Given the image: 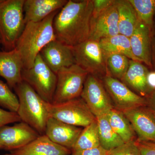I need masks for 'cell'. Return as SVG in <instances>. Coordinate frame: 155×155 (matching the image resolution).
<instances>
[{"label": "cell", "instance_id": "obj_27", "mask_svg": "<svg viewBox=\"0 0 155 155\" xmlns=\"http://www.w3.org/2000/svg\"><path fill=\"white\" fill-rule=\"evenodd\" d=\"M130 60L124 55L117 54H106L108 71L115 78L122 79L129 66Z\"/></svg>", "mask_w": 155, "mask_h": 155}, {"label": "cell", "instance_id": "obj_16", "mask_svg": "<svg viewBox=\"0 0 155 155\" xmlns=\"http://www.w3.org/2000/svg\"><path fill=\"white\" fill-rule=\"evenodd\" d=\"M23 69L22 58L16 48L0 51V76L6 80L11 89L22 81Z\"/></svg>", "mask_w": 155, "mask_h": 155}, {"label": "cell", "instance_id": "obj_17", "mask_svg": "<svg viewBox=\"0 0 155 155\" xmlns=\"http://www.w3.org/2000/svg\"><path fill=\"white\" fill-rule=\"evenodd\" d=\"M150 28L139 20L135 30L129 38L133 55L139 62L152 66L151 39Z\"/></svg>", "mask_w": 155, "mask_h": 155}, {"label": "cell", "instance_id": "obj_24", "mask_svg": "<svg viewBox=\"0 0 155 155\" xmlns=\"http://www.w3.org/2000/svg\"><path fill=\"white\" fill-rule=\"evenodd\" d=\"M106 116L111 127L124 143L134 140L135 132L122 112L114 107Z\"/></svg>", "mask_w": 155, "mask_h": 155}, {"label": "cell", "instance_id": "obj_8", "mask_svg": "<svg viewBox=\"0 0 155 155\" xmlns=\"http://www.w3.org/2000/svg\"><path fill=\"white\" fill-rule=\"evenodd\" d=\"M75 64L86 71L88 74L109 75L106 54L99 41L88 39L72 47Z\"/></svg>", "mask_w": 155, "mask_h": 155}, {"label": "cell", "instance_id": "obj_33", "mask_svg": "<svg viewBox=\"0 0 155 155\" xmlns=\"http://www.w3.org/2000/svg\"><path fill=\"white\" fill-rule=\"evenodd\" d=\"M71 155H107V151L100 146L90 149L72 152Z\"/></svg>", "mask_w": 155, "mask_h": 155}, {"label": "cell", "instance_id": "obj_32", "mask_svg": "<svg viewBox=\"0 0 155 155\" xmlns=\"http://www.w3.org/2000/svg\"><path fill=\"white\" fill-rule=\"evenodd\" d=\"M93 5L92 15H95L105 10L113 5L115 0H92Z\"/></svg>", "mask_w": 155, "mask_h": 155}, {"label": "cell", "instance_id": "obj_1", "mask_svg": "<svg viewBox=\"0 0 155 155\" xmlns=\"http://www.w3.org/2000/svg\"><path fill=\"white\" fill-rule=\"evenodd\" d=\"M93 10L92 0L68 1L54 18L56 39L71 47L88 40Z\"/></svg>", "mask_w": 155, "mask_h": 155}, {"label": "cell", "instance_id": "obj_37", "mask_svg": "<svg viewBox=\"0 0 155 155\" xmlns=\"http://www.w3.org/2000/svg\"><path fill=\"white\" fill-rule=\"evenodd\" d=\"M2 155H15L14 154L12 153H6L5 154H3Z\"/></svg>", "mask_w": 155, "mask_h": 155}, {"label": "cell", "instance_id": "obj_12", "mask_svg": "<svg viewBox=\"0 0 155 155\" xmlns=\"http://www.w3.org/2000/svg\"><path fill=\"white\" fill-rule=\"evenodd\" d=\"M115 1L105 10L92 15L88 39L99 41L119 34L118 12Z\"/></svg>", "mask_w": 155, "mask_h": 155}, {"label": "cell", "instance_id": "obj_36", "mask_svg": "<svg viewBox=\"0 0 155 155\" xmlns=\"http://www.w3.org/2000/svg\"><path fill=\"white\" fill-rule=\"evenodd\" d=\"M152 62L155 67V34L151 40Z\"/></svg>", "mask_w": 155, "mask_h": 155}, {"label": "cell", "instance_id": "obj_14", "mask_svg": "<svg viewBox=\"0 0 155 155\" xmlns=\"http://www.w3.org/2000/svg\"><path fill=\"white\" fill-rule=\"evenodd\" d=\"M40 55L48 67L56 74L61 69L75 64L72 47L56 39L45 46Z\"/></svg>", "mask_w": 155, "mask_h": 155}, {"label": "cell", "instance_id": "obj_2", "mask_svg": "<svg viewBox=\"0 0 155 155\" xmlns=\"http://www.w3.org/2000/svg\"><path fill=\"white\" fill-rule=\"evenodd\" d=\"M59 11L54 12L41 22L25 23L15 48L22 58L23 69L31 68L43 48L56 39L53 21Z\"/></svg>", "mask_w": 155, "mask_h": 155}, {"label": "cell", "instance_id": "obj_22", "mask_svg": "<svg viewBox=\"0 0 155 155\" xmlns=\"http://www.w3.org/2000/svg\"><path fill=\"white\" fill-rule=\"evenodd\" d=\"M99 42L106 54H120L124 55L130 60L137 61L132 52L129 38L125 35L119 34L102 39Z\"/></svg>", "mask_w": 155, "mask_h": 155}, {"label": "cell", "instance_id": "obj_20", "mask_svg": "<svg viewBox=\"0 0 155 155\" xmlns=\"http://www.w3.org/2000/svg\"><path fill=\"white\" fill-rule=\"evenodd\" d=\"M149 72L148 69L141 62L130 60L128 69L121 80L138 92L141 96H148L153 91L147 81Z\"/></svg>", "mask_w": 155, "mask_h": 155}, {"label": "cell", "instance_id": "obj_13", "mask_svg": "<svg viewBox=\"0 0 155 155\" xmlns=\"http://www.w3.org/2000/svg\"><path fill=\"white\" fill-rule=\"evenodd\" d=\"M130 122L140 141L155 142V119L145 107L122 112Z\"/></svg>", "mask_w": 155, "mask_h": 155}, {"label": "cell", "instance_id": "obj_19", "mask_svg": "<svg viewBox=\"0 0 155 155\" xmlns=\"http://www.w3.org/2000/svg\"><path fill=\"white\" fill-rule=\"evenodd\" d=\"M10 153L15 155H71L72 150L53 142L43 134L25 146Z\"/></svg>", "mask_w": 155, "mask_h": 155}, {"label": "cell", "instance_id": "obj_10", "mask_svg": "<svg viewBox=\"0 0 155 155\" xmlns=\"http://www.w3.org/2000/svg\"><path fill=\"white\" fill-rule=\"evenodd\" d=\"M80 97L95 117L107 115L114 107L102 84L91 74L87 77Z\"/></svg>", "mask_w": 155, "mask_h": 155}, {"label": "cell", "instance_id": "obj_3", "mask_svg": "<svg viewBox=\"0 0 155 155\" xmlns=\"http://www.w3.org/2000/svg\"><path fill=\"white\" fill-rule=\"evenodd\" d=\"M19 101L17 113L21 121L45 134L46 126L50 116L47 102L29 85L22 81L14 88Z\"/></svg>", "mask_w": 155, "mask_h": 155}, {"label": "cell", "instance_id": "obj_15", "mask_svg": "<svg viewBox=\"0 0 155 155\" xmlns=\"http://www.w3.org/2000/svg\"><path fill=\"white\" fill-rule=\"evenodd\" d=\"M82 129L50 117L45 134L53 142L72 150Z\"/></svg>", "mask_w": 155, "mask_h": 155}, {"label": "cell", "instance_id": "obj_6", "mask_svg": "<svg viewBox=\"0 0 155 155\" xmlns=\"http://www.w3.org/2000/svg\"><path fill=\"white\" fill-rule=\"evenodd\" d=\"M50 117L77 127H86L96 120L86 103L80 97L64 102L47 103Z\"/></svg>", "mask_w": 155, "mask_h": 155}, {"label": "cell", "instance_id": "obj_25", "mask_svg": "<svg viewBox=\"0 0 155 155\" xmlns=\"http://www.w3.org/2000/svg\"><path fill=\"white\" fill-rule=\"evenodd\" d=\"M96 120L82 129L72 152L90 149L100 146Z\"/></svg>", "mask_w": 155, "mask_h": 155}, {"label": "cell", "instance_id": "obj_30", "mask_svg": "<svg viewBox=\"0 0 155 155\" xmlns=\"http://www.w3.org/2000/svg\"><path fill=\"white\" fill-rule=\"evenodd\" d=\"M21 122L17 113L0 108V129L8 124Z\"/></svg>", "mask_w": 155, "mask_h": 155}, {"label": "cell", "instance_id": "obj_7", "mask_svg": "<svg viewBox=\"0 0 155 155\" xmlns=\"http://www.w3.org/2000/svg\"><path fill=\"white\" fill-rule=\"evenodd\" d=\"M57 81L52 104L80 97L88 73L76 64L63 68L57 73Z\"/></svg>", "mask_w": 155, "mask_h": 155}, {"label": "cell", "instance_id": "obj_31", "mask_svg": "<svg viewBox=\"0 0 155 155\" xmlns=\"http://www.w3.org/2000/svg\"><path fill=\"white\" fill-rule=\"evenodd\" d=\"M141 155H155V142L136 141Z\"/></svg>", "mask_w": 155, "mask_h": 155}, {"label": "cell", "instance_id": "obj_35", "mask_svg": "<svg viewBox=\"0 0 155 155\" xmlns=\"http://www.w3.org/2000/svg\"><path fill=\"white\" fill-rule=\"evenodd\" d=\"M147 81L150 88L153 91L155 90V71L149 72Z\"/></svg>", "mask_w": 155, "mask_h": 155}, {"label": "cell", "instance_id": "obj_23", "mask_svg": "<svg viewBox=\"0 0 155 155\" xmlns=\"http://www.w3.org/2000/svg\"><path fill=\"white\" fill-rule=\"evenodd\" d=\"M100 145L109 151L125 143L115 132L109 123L106 115L96 117Z\"/></svg>", "mask_w": 155, "mask_h": 155}, {"label": "cell", "instance_id": "obj_18", "mask_svg": "<svg viewBox=\"0 0 155 155\" xmlns=\"http://www.w3.org/2000/svg\"><path fill=\"white\" fill-rule=\"evenodd\" d=\"M66 0H25L23 10L25 23L41 22L62 8Z\"/></svg>", "mask_w": 155, "mask_h": 155}, {"label": "cell", "instance_id": "obj_38", "mask_svg": "<svg viewBox=\"0 0 155 155\" xmlns=\"http://www.w3.org/2000/svg\"><path fill=\"white\" fill-rule=\"evenodd\" d=\"M2 43V42H1V37H0V44Z\"/></svg>", "mask_w": 155, "mask_h": 155}, {"label": "cell", "instance_id": "obj_34", "mask_svg": "<svg viewBox=\"0 0 155 155\" xmlns=\"http://www.w3.org/2000/svg\"><path fill=\"white\" fill-rule=\"evenodd\" d=\"M147 108L153 114L155 119V90H153L146 98Z\"/></svg>", "mask_w": 155, "mask_h": 155}, {"label": "cell", "instance_id": "obj_29", "mask_svg": "<svg viewBox=\"0 0 155 155\" xmlns=\"http://www.w3.org/2000/svg\"><path fill=\"white\" fill-rule=\"evenodd\" d=\"M107 155H141L135 140L125 143L122 145L107 151Z\"/></svg>", "mask_w": 155, "mask_h": 155}, {"label": "cell", "instance_id": "obj_5", "mask_svg": "<svg viewBox=\"0 0 155 155\" xmlns=\"http://www.w3.org/2000/svg\"><path fill=\"white\" fill-rule=\"evenodd\" d=\"M22 79L47 102L52 103L57 84V74L46 64L40 54L30 69H23Z\"/></svg>", "mask_w": 155, "mask_h": 155}, {"label": "cell", "instance_id": "obj_11", "mask_svg": "<svg viewBox=\"0 0 155 155\" xmlns=\"http://www.w3.org/2000/svg\"><path fill=\"white\" fill-rule=\"evenodd\" d=\"M40 135L25 122H17L13 126L0 129V149L11 151L18 149L30 143Z\"/></svg>", "mask_w": 155, "mask_h": 155}, {"label": "cell", "instance_id": "obj_26", "mask_svg": "<svg viewBox=\"0 0 155 155\" xmlns=\"http://www.w3.org/2000/svg\"><path fill=\"white\" fill-rule=\"evenodd\" d=\"M128 1L135 10L139 20L151 28L155 14V0Z\"/></svg>", "mask_w": 155, "mask_h": 155}, {"label": "cell", "instance_id": "obj_9", "mask_svg": "<svg viewBox=\"0 0 155 155\" xmlns=\"http://www.w3.org/2000/svg\"><path fill=\"white\" fill-rule=\"evenodd\" d=\"M105 88L117 110L123 111L146 107V98L131 91L123 82L110 75L104 77Z\"/></svg>", "mask_w": 155, "mask_h": 155}, {"label": "cell", "instance_id": "obj_21", "mask_svg": "<svg viewBox=\"0 0 155 155\" xmlns=\"http://www.w3.org/2000/svg\"><path fill=\"white\" fill-rule=\"evenodd\" d=\"M118 15L119 33L130 38L135 30L139 19L128 0L115 1Z\"/></svg>", "mask_w": 155, "mask_h": 155}, {"label": "cell", "instance_id": "obj_28", "mask_svg": "<svg viewBox=\"0 0 155 155\" xmlns=\"http://www.w3.org/2000/svg\"><path fill=\"white\" fill-rule=\"evenodd\" d=\"M0 107L8 110L17 113L19 107V101L7 84L0 80Z\"/></svg>", "mask_w": 155, "mask_h": 155}, {"label": "cell", "instance_id": "obj_4", "mask_svg": "<svg viewBox=\"0 0 155 155\" xmlns=\"http://www.w3.org/2000/svg\"><path fill=\"white\" fill-rule=\"evenodd\" d=\"M25 0H0V37L5 51L16 47L25 27Z\"/></svg>", "mask_w": 155, "mask_h": 155}]
</instances>
